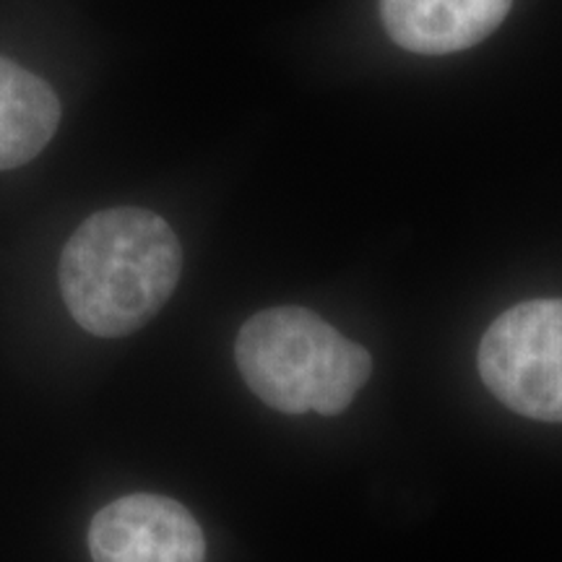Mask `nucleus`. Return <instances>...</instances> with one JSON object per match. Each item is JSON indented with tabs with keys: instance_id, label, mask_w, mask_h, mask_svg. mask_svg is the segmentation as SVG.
I'll list each match as a JSON object with an SVG mask.
<instances>
[{
	"instance_id": "obj_1",
	"label": "nucleus",
	"mask_w": 562,
	"mask_h": 562,
	"mask_svg": "<svg viewBox=\"0 0 562 562\" xmlns=\"http://www.w3.org/2000/svg\"><path fill=\"white\" fill-rule=\"evenodd\" d=\"M180 271V240L159 214L108 209L91 214L63 248L60 292L83 331L117 339L167 305Z\"/></svg>"
},
{
	"instance_id": "obj_2",
	"label": "nucleus",
	"mask_w": 562,
	"mask_h": 562,
	"mask_svg": "<svg viewBox=\"0 0 562 562\" xmlns=\"http://www.w3.org/2000/svg\"><path fill=\"white\" fill-rule=\"evenodd\" d=\"M235 362L248 389L284 414H341L372 372L370 351L305 307H271L243 323Z\"/></svg>"
},
{
	"instance_id": "obj_3",
	"label": "nucleus",
	"mask_w": 562,
	"mask_h": 562,
	"mask_svg": "<svg viewBox=\"0 0 562 562\" xmlns=\"http://www.w3.org/2000/svg\"><path fill=\"white\" fill-rule=\"evenodd\" d=\"M482 383L521 417L562 422V300L518 302L484 331Z\"/></svg>"
},
{
	"instance_id": "obj_4",
	"label": "nucleus",
	"mask_w": 562,
	"mask_h": 562,
	"mask_svg": "<svg viewBox=\"0 0 562 562\" xmlns=\"http://www.w3.org/2000/svg\"><path fill=\"white\" fill-rule=\"evenodd\" d=\"M94 562H206V539L191 510L165 495H125L91 518Z\"/></svg>"
},
{
	"instance_id": "obj_5",
	"label": "nucleus",
	"mask_w": 562,
	"mask_h": 562,
	"mask_svg": "<svg viewBox=\"0 0 562 562\" xmlns=\"http://www.w3.org/2000/svg\"><path fill=\"white\" fill-rule=\"evenodd\" d=\"M513 0H381L385 32L404 50L448 55L487 40Z\"/></svg>"
},
{
	"instance_id": "obj_6",
	"label": "nucleus",
	"mask_w": 562,
	"mask_h": 562,
	"mask_svg": "<svg viewBox=\"0 0 562 562\" xmlns=\"http://www.w3.org/2000/svg\"><path fill=\"white\" fill-rule=\"evenodd\" d=\"M60 125L55 91L32 70L0 58V170L26 165Z\"/></svg>"
}]
</instances>
